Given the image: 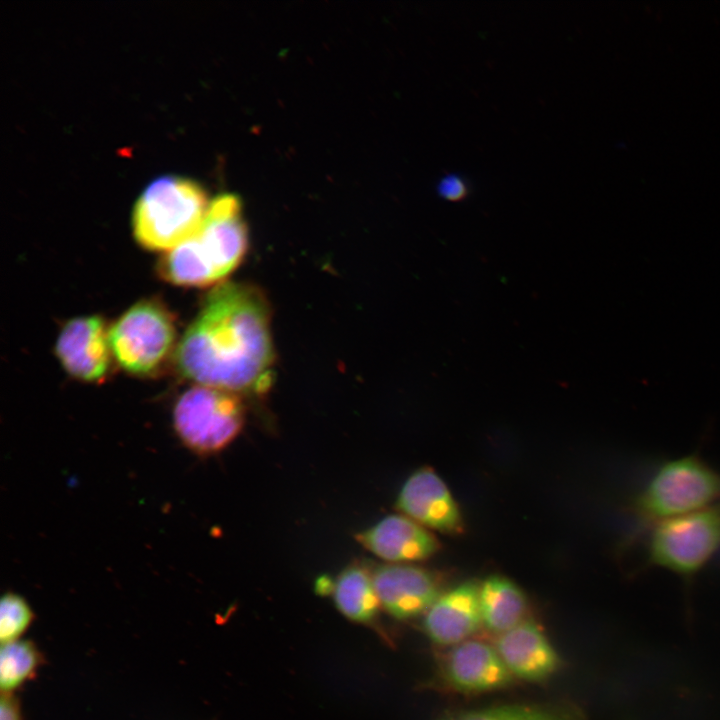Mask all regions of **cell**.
Listing matches in <instances>:
<instances>
[{"mask_svg": "<svg viewBox=\"0 0 720 720\" xmlns=\"http://www.w3.org/2000/svg\"><path fill=\"white\" fill-rule=\"evenodd\" d=\"M34 618L27 601L20 595L7 592L0 603V639L6 643L20 639Z\"/></svg>", "mask_w": 720, "mask_h": 720, "instance_id": "ac0fdd59", "label": "cell"}, {"mask_svg": "<svg viewBox=\"0 0 720 720\" xmlns=\"http://www.w3.org/2000/svg\"><path fill=\"white\" fill-rule=\"evenodd\" d=\"M396 506L425 528L443 533H458L463 528L455 499L431 468H420L408 477L398 494Z\"/></svg>", "mask_w": 720, "mask_h": 720, "instance_id": "9c48e42d", "label": "cell"}, {"mask_svg": "<svg viewBox=\"0 0 720 720\" xmlns=\"http://www.w3.org/2000/svg\"><path fill=\"white\" fill-rule=\"evenodd\" d=\"M515 720H583L575 711L519 706Z\"/></svg>", "mask_w": 720, "mask_h": 720, "instance_id": "ffe728a7", "label": "cell"}, {"mask_svg": "<svg viewBox=\"0 0 720 720\" xmlns=\"http://www.w3.org/2000/svg\"><path fill=\"white\" fill-rule=\"evenodd\" d=\"M479 587L466 581L442 593L426 611L424 629L441 645L459 643L472 635L482 623Z\"/></svg>", "mask_w": 720, "mask_h": 720, "instance_id": "7c38bea8", "label": "cell"}, {"mask_svg": "<svg viewBox=\"0 0 720 720\" xmlns=\"http://www.w3.org/2000/svg\"><path fill=\"white\" fill-rule=\"evenodd\" d=\"M720 503V471L696 453L662 462L631 501L645 525Z\"/></svg>", "mask_w": 720, "mask_h": 720, "instance_id": "277c9868", "label": "cell"}, {"mask_svg": "<svg viewBox=\"0 0 720 720\" xmlns=\"http://www.w3.org/2000/svg\"><path fill=\"white\" fill-rule=\"evenodd\" d=\"M179 372L198 385L259 395L272 384L270 309L263 293L222 283L206 296L175 351Z\"/></svg>", "mask_w": 720, "mask_h": 720, "instance_id": "6da1fadb", "label": "cell"}, {"mask_svg": "<svg viewBox=\"0 0 720 720\" xmlns=\"http://www.w3.org/2000/svg\"><path fill=\"white\" fill-rule=\"evenodd\" d=\"M56 355L65 371L84 382L101 381L109 371V329L98 315L69 320L58 335Z\"/></svg>", "mask_w": 720, "mask_h": 720, "instance_id": "ba28073f", "label": "cell"}, {"mask_svg": "<svg viewBox=\"0 0 720 720\" xmlns=\"http://www.w3.org/2000/svg\"><path fill=\"white\" fill-rule=\"evenodd\" d=\"M438 192L441 197L450 201H458L467 194V185L458 175H446L438 184Z\"/></svg>", "mask_w": 720, "mask_h": 720, "instance_id": "44dd1931", "label": "cell"}, {"mask_svg": "<svg viewBox=\"0 0 720 720\" xmlns=\"http://www.w3.org/2000/svg\"><path fill=\"white\" fill-rule=\"evenodd\" d=\"M247 246V228L238 198L220 195L210 202L198 231L162 255L157 272L174 285L209 286L240 264Z\"/></svg>", "mask_w": 720, "mask_h": 720, "instance_id": "7a4b0ae2", "label": "cell"}, {"mask_svg": "<svg viewBox=\"0 0 720 720\" xmlns=\"http://www.w3.org/2000/svg\"><path fill=\"white\" fill-rule=\"evenodd\" d=\"M356 539L377 557L396 564L425 560L439 549L431 532L405 515L386 516Z\"/></svg>", "mask_w": 720, "mask_h": 720, "instance_id": "8fae6325", "label": "cell"}, {"mask_svg": "<svg viewBox=\"0 0 720 720\" xmlns=\"http://www.w3.org/2000/svg\"><path fill=\"white\" fill-rule=\"evenodd\" d=\"M173 427L181 442L200 455L217 453L239 435L245 423L240 395L195 385L177 399Z\"/></svg>", "mask_w": 720, "mask_h": 720, "instance_id": "8992f818", "label": "cell"}, {"mask_svg": "<svg viewBox=\"0 0 720 720\" xmlns=\"http://www.w3.org/2000/svg\"><path fill=\"white\" fill-rule=\"evenodd\" d=\"M372 577L380 605L397 619L418 616L442 594L436 576L413 565H381Z\"/></svg>", "mask_w": 720, "mask_h": 720, "instance_id": "30bf717a", "label": "cell"}, {"mask_svg": "<svg viewBox=\"0 0 720 720\" xmlns=\"http://www.w3.org/2000/svg\"><path fill=\"white\" fill-rule=\"evenodd\" d=\"M647 528L645 565L670 571L689 583L720 548V503Z\"/></svg>", "mask_w": 720, "mask_h": 720, "instance_id": "5b68a950", "label": "cell"}, {"mask_svg": "<svg viewBox=\"0 0 720 720\" xmlns=\"http://www.w3.org/2000/svg\"><path fill=\"white\" fill-rule=\"evenodd\" d=\"M175 338L174 317L156 299L134 304L109 329L113 357L137 376L155 372L172 351Z\"/></svg>", "mask_w": 720, "mask_h": 720, "instance_id": "52a82bcc", "label": "cell"}, {"mask_svg": "<svg viewBox=\"0 0 720 720\" xmlns=\"http://www.w3.org/2000/svg\"><path fill=\"white\" fill-rule=\"evenodd\" d=\"M519 706H499L476 711L453 712L440 720H515Z\"/></svg>", "mask_w": 720, "mask_h": 720, "instance_id": "d6986e66", "label": "cell"}, {"mask_svg": "<svg viewBox=\"0 0 720 720\" xmlns=\"http://www.w3.org/2000/svg\"><path fill=\"white\" fill-rule=\"evenodd\" d=\"M42 656L29 640L18 639L1 643L0 687L4 694H12L36 674Z\"/></svg>", "mask_w": 720, "mask_h": 720, "instance_id": "e0dca14e", "label": "cell"}, {"mask_svg": "<svg viewBox=\"0 0 720 720\" xmlns=\"http://www.w3.org/2000/svg\"><path fill=\"white\" fill-rule=\"evenodd\" d=\"M331 592L336 608L354 622L371 621L381 606L372 573L358 565L344 569L332 583Z\"/></svg>", "mask_w": 720, "mask_h": 720, "instance_id": "2e32d148", "label": "cell"}, {"mask_svg": "<svg viewBox=\"0 0 720 720\" xmlns=\"http://www.w3.org/2000/svg\"><path fill=\"white\" fill-rule=\"evenodd\" d=\"M445 673L449 683L464 692L496 690L511 682V672L490 646L465 641L448 655Z\"/></svg>", "mask_w": 720, "mask_h": 720, "instance_id": "5bb4252c", "label": "cell"}, {"mask_svg": "<svg viewBox=\"0 0 720 720\" xmlns=\"http://www.w3.org/2000/svg\"><path fill=\"white\" fill-rule=\"evenodd\" d=\"M496 651L512 674L527 681L544 680L559 666L556 651L532 620L502 633Z\"/></svg>", "mask_w": 720, "mask_h": 720, "instance_id": "4fadbf2b", "label": "cell"}, {"mask_svg": "<svg viewBox=\"0 0 720 720\" xmlns=\"http://www.w3.org/2000/svg\"><path fill=\"white\" fill-rule=\"evenodd\" d=\"M210 203L200 185L178 176L152 181L138 198L132 216L136 241L164 253L200 228Z\"/></svg>", "mask_w": 720, "mask_h": 720, "instance_id": "3957f363", "label": "cell"}, {"mask_svg": "<svg viewBox=\"0 0 720 720\" xmlns=\"http://www.w3.org/2000/svg\"><path fill=\"white\" fill-rule=\"evenodd\" d=\"M0 720H22L20 704L13 694L2 693L0 701Z\"/></svg>", "mask_w": 720, "mask_h": 720, "instance_id": "7402d4cb", "label": "cell"}, {"mask_svg": "<svg viewBox=\"0 0 720 720\" xmlns=\"http://www.w3.org/2000/svg\"><path fill=\"white\" fill-rule=\"evenodd\" d=\"M482 623L493 632L504 633L523 621L527 601L522 590L502 575L487 577L479 587Z\"/></svg>", "mask_w": 720, "mask_h": 720, "instance_id": "9a60e30c", "label": "cell"}]
</instances>
